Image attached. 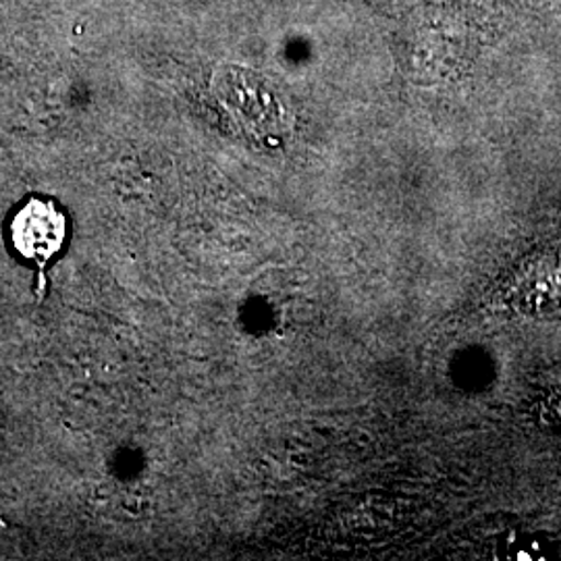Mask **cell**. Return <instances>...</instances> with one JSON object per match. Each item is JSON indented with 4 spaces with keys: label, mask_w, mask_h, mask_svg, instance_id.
Listing matches in <instances>:
<instances>
[{
    "label": "cell",
    "mask_w": 561,
    "mask_h": 561,
    "mask_svg": "<svg viewBox=\"0 0 561 561\" xmlns=\"http://www.w3.org/2000/svg\"><path fill=\"white\" fill-rule=\"evenodd\" d=\"M67 222L53 202L30 201L11 222L13 245L30 261H50L65 243Z\"/></svg>",
    "instance_id": "cell-1"
},
{
    "label": "cell",
    "mask_w": 561,
    "mask_h": 561,
    "mask_svg": "<svg viewBox=\"0 0 561 561\" xmlns=\"http://www.w3.org/2000/svg\"><path fill=\"white\" fill-rule=\"evenodd\" d=\"M233 90V106L248 123H254L262 131L283 134L287 129V113L279 99L264 85V81H252V85H238Z\"/></svg>",
    "instance_id": "cell-2"
},
{
    "label": "cell",
    "mask_w": 561,
    "mask_h": 561,
    "mask_svg": "<svg viewBox=\"0 0 561 561\" xmlns=\"http://www.w3.org/2000/svg\"><path fill=\"white\" fill-rule=\"evenodd\" d=\"M541 421L553 428H561V389L551 391L539 405Z\"/></svg>",
    "instance_id": "cell-3"
}]
</instances>
